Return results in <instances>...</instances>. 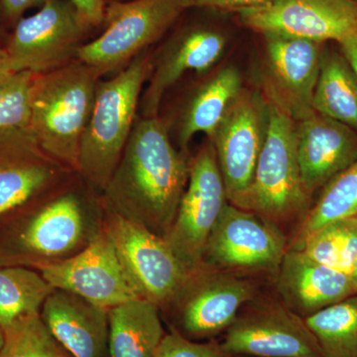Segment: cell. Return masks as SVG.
<instances>
[{"label": "cell", "mask_w": 357, "mask_h": 357, "mask_svg": "<svg viewBox=\"0 0 357 357\" xmlns=\"http://www.w3.org/2000/svg\"><path fill=\"white\" fill-rule=\"evenodd\" d=\"M190 160L174 146L163 119L137 117L100 195L103 208L164 238L187 188Z\"/></svg>", "instance_id": "6da1fadb"}, {"label": "cell", "mask_w": 357, "mask_h": 357, "mask_svg": "<svg viewBox=\"0 0 357 357\" xmlns=\"http://www.w3.org/2000/svg\"><path fill=\"white\" fill-rule=\"evenodd\" d=\"M100 195L75 173L0 220V266L39 270L81 252L105 225Z\"/></svg>", "instance_id": "7a4b0ae2"}, {"label": "cell", "mask_w": 357, "mask_h": 357, "mask_svg": "<svg viewBox=\"0 0 357 357\" xmlns=\"http://www.w3.org/2000/svg\"><path fill=\"white\" fill-rule=\"evenodd\" d=\"M102 77L79 60L35 77L28 132L45 153L73 172L79 169L82 140Z\"/></svg>", "instance_id": "3957f363"}, {"label": "cell", "mask_w": 357, "mask_h": 357, "mask_svg": "<svg viewBox=\"0 0 357 357\" xmlns=\"http://www.w3.org/2000/svg\"><path fill=\"white\" fill-rule=\"evenodd\" d=\"M151 64L152 55L147 49L114 77L98 82L82 140L77 174L100 195L109 184L132 132Z\"/></svg>", "instance_id": "277c9868"}, {"label": "cell", "mask_w": 357, "mask_h": 357, "mask_svg": "<svg viewBox=\"0 0 357 357\" xmlns=\"http://www.w3.org/2000/svg\"><path fill=\"white\" fill-rule=\"evenodd\" d=\"M298 162L296 122L278 105H267L264 144L243 210L255 211L276 225L306 208Z\"/></svg>", "instance_id": "5b68a950"}, {"label": "cell", "mask_w": 357, "mask_h": 357, "mask_svg": "<svg viewBox=\"0 0 357 357\" xmlns=\"http://www.w3.org/2000/svg\"><path fill=\"white\" fill-rule=\"evenodd\" d=\"M185 10L183 0L110 1L105 31L79 49L77 60L102 76L121 70L163 36Z\"/></svg>", "instance_id": "8992f818"}, {"label": "cell", "mask_w": 357, "mask_h": 357, "mask_svg": "<svg viewBox=\"0 0 357 357\" xmlns=\"http://www.w3.org/2000/svg\"><path fill=\"white\" fill-rule=\"evenodd\" d=\"M91 30L70 0H47L16 23L4 50L14 72L44 74L77 60Z\"/></svg>", "instance_id": "52a82bcc"}, {"label": "cell", "mask_w": 357, "mask_h": 357, "mask_svg": "<svg viewBox=\"0 0 357 357\" xmlns=\"http://www.w3.org/2000/svg\"><path fill=\"white\" fill-rule=\"evenodd\" d=\"M255 293V286L239 274L202 266L190 272L163 311L184 337L206 340L227 331Z\"/></svg>", "instance_id": "ba28073f"}, {"label": "cell", "mask_w": 357, "mask_h": 357, "mask_svg": "<svg viewBox=\"0 0 357 357\" xmlns=\"http://www.w3.org/2000/svg\"><path fill=\"white\" fill-rule=\"evenodd\" d=\"M227 204L215 147L210 140L190 160L187 188L164 237L190 271L202 267L206 243Z\"/></svg>", "instance_id": "9c48e42d"}, {"label": "cell", "mask_w": 357, "mask_h": 357, "mask_svg": "<svg viewBox=\"0 0 357 357\" xmlns=\"http://www.w3.org/2000/svg\"><path fill=\"white\" fill-rule=\"evenodd\" d=\"M278 225L255 211L225 206L206 243L202 266L276 275L287 248Z\"/></svg>", "instance_id": "30bf717a"}, {"label": "cell", "mask_w": 357, "mask_h": 357, "mask_svg": "<svg viewBox=\"0 0 357 357\" xmlns=\"http://www.w3.org/2000/svg\"><path fill=\"white\" fill-rule=\"evenodd\" d=\"M103 227L140 299L165 310L191 271L165 238L137 223L105 211Z\"/></svg>", "instance_id": "8fae6325"}, {"label": "cell", "mask_w": 357, "mask_h": 357, "mask_svg": "<svg viewBox=\"0 0 357 357\" xmlns=\"http://www.w3.org/2000/svg\"><path fill=\"white\" fill-rule=\"evenodd\" d=\"M267 126V105L255 93L241 91L213 137L218 168L229 203L244 208Z\"/></svg>", "instance_id": "7c38bea8"}, {"label": "cell", "mask_w": 357, "mask_h": 357, "mask_svg": "<svg viewBox=\"0 0 357 357\" xmlns=\"http://www.w3.org/2000/svg\"><path fill=\"white\" fill-rule=\"evenodd\" d=\"M245 27L323 43H342L357 34L356 0H269L236 11Z\"/></svg>", "instance_id": "4fadbf2b"}, {"label": "cell", "mask_w": 357, "mask_h": 357, "mask_svg": "<svg viewBox=\"0 0 357 357\" xmlns=\"http://www.w3.org/2000/svg\"><path fill=\"white\" fill-rule=\"evenodd\" d=\"M222 345L229 354L243 357H324L305 319L278 302L239 312Z\"/></svg>", "instance_id": "5bb4252c"}, {"label": "cell", "mask_w": 357, "mask_h": 357, "mask_svg": "<svg viewBox=\"0 0 357 357\" xmlns=\"http://www.w3.org/2000/svg\"><path fill=\"white\" fill-rule=\"evenodd\" d=\"M39 271L52 287L75 294L103 309L140 299L105 227L81 252Z\"/></svg>", "instance_id": "9a60e30c"}, {"label": "cell", "mask_w": 357, "mask_h": 357, "mask_svg": "<svg viewBox=\"0 0 357 357\" xmlns=\"http://www.w3.org/2000/svg\"><path fill=\"white\" fill-rule=\"evenodd\" d=\"M225 46V35L210 26L190 25L178 30L157 58L152 57L148 84L141 96V116H158L167 91L188 72L201 74L211 69L222 58Z\"/></svg>", "instance_id": "2e32d148"}, {"label": "cell", "mask_w": 357, "mask_h": 357, "mask_svg": "<svg viewBox=\"0 0 357 357\" xmlns=\"http://www.w3.org/2000/svg\"><path fill=\"white\" fill-rule=\"evenodd\" d=\"M75 173L45 153L28 131L0 140V220Z\"/></svg>", "instance_id": "e0dca14e"}, {"label": "cell", "mask_w": 357, "mask_h": 357, "mask_svg": "<svg viewBox=\"0 0 357 357\" xmlns=\"http://www.w3.org/2000/svg\"><path fill=\"white\" fill-rule=\"evenodd\" d=\"M271 102L299 121L314 112L312 98L321 68V43L264 35Z\"/></svg>", "instance_id": "ac0fdd59"}, {"label": "cell", "mask_w": 357, "mask_h": 357, "mask_svg": "<svg viewBox=\"0 0 357 357\" xmlns=\"http://www.w3.org/2000/svg\"><path fill=\"white\" fill-rule=\"evenodd\" d=\"M295 122L301 181L311 197L356 161L357 132L316 112Z\"/></svg>", "instance_id": "d6986e66"}, {"label": "cell", "mask_w": 357, "mask_h": 357, "mask_svg": "<svg viewBox=\"0 0 357 357\" xmlns=\"http://www.w3.org/2000/svg\"><path fill=\"white\" fill-rule=\"evenodd\" d=\"M281 303L301 318L356 295L351 275L288 248L276 274Z\"/></svg>", "instance_id": "ffe728a7"}, {"label": "cell", "mask_w": 357, "mask_h": 357, "mask_svg": "<svg viewBox=\"0 0 357 357\" xmlns=\"http://www.w3.org/2000/svg\"><path fill=\"white\" fill-rule=\"evenodd\" d=\"M40 314L52 335L73 357H109V310L54 289Z\"/></svg>", "instance_id": "44dd1931"}, {"label": "cell", "mask_w": 357, "mask_h": 357, "mask_svg": "<svg viewBox=\"0 0 357 357\" xmlns=\"http://www.w3.org/2000/svg\"><path fill=\"white\" fill-rule=\"evenodd\" d=\"M241 91V73L232 66L218 70L199 84L178 114L180 151L189 155L190 143L197 133H206L211 139Z\"/></svg>", "instance_id": "7402d4cb"}, {"label": "cell", "mask_w": 357, "mask_h": 357, "mask_svg": "<svg viewBox=\"0 0 357 357\" xmlns=\"http://www.w3.org/2000/svg\"><path fill=\"white\" fill-rule=\"evenodd\" d=\"M160 309L135 299L109 310V357H155L166 332Z\"/></svg>", "instance_id": "603a6c76"}, {"label": "cell", "mask_w": 357, "mask_h": 357, "mask_svg": "<svg viewBox=\"0 0 357 357\" xmlns=\"http://www.w3.org/2000/svg\"><path fill=\"white\" fill-rule=\"evenodd\" d=\"M312 109L357 132V76L344 54L321 53Z\"/></svg>", "instance_id": "cb8c5ba5"}, {"label": "cell", "mask_w": 357, "mask_h": 357, "mask_svg": "<svg viewBox=\"0 0 357 357\" xmlns=\"http://www.w3.org/2000/svg\"><path fill=\"white\" fill-rule=\"evenodd\" d=\"M39 270L23 266H0V326L32 312H40L53 292Z\"/></svg>", "instance_id": "d4e9b609"}, {"label": "cell", "mask_w": 357, "mask_h": 357, "mask_svg": "<svg viewBox=\"0 0 357 357\" xmlns=\"http://www.w3.org/2000/svg\"><path fill=\"white\" fill-rule=\"evenodd\" d=\"M324 357H357V294L305 319Z\"/></svg>", "instance_id": "484cf974"}, {"label": "cell", "mask_w": 357, "mask_h": 357, "mask_svg": "<svg viewBox=\"0 0 357 357\" xmlns=\"http://www.w3.org/2000/svg\"><path fill=\"white\" fill-rule=\"evenodd\" d=\"M357 215V160L324 187L318 203L305 218L290 248L328 223Z\"/></svg>", "instance_id": "4316f807"}, {"label": "cell", "mask_w": 357, "mask_h": 357, "mask_svg": "<svg viewBox=\"0 0 357 357\" xmlns=\"http://www.w3.org/2000/svg\"><path fill=\"white\" fill-rule=\"evenodd\" d=\"M0 357H73L52 335L40 312H32L2 328Z\"/></svg>", "instance_id": "83f0119b"}, {"label": "cell", "mask_w": 357, "mask_h": 357, "mask_svg": "<svg viewBox=\"0 0 357 357\" xmlns=\"http://www.w3.org/2000/svg\"><path fill=\"white\" fill-rule=\"evenodd\" d=\"M35 77L23 70L0 82V140L28 131Z\"/></svg>", "instance_id": "f1b7e54d"}, {"label": "cell", "mask_w": 357, "mask_h": 357, "mask_svg": "<svg viewBox=\"0 0 357 357\" xmlns=\"http://www.w3.org/2000/svg\"><path fill=\"white\" fill-rule=\"evenodd\" d=\"M155 357H243L229 354L222 342L211 340L199 342L184 337L175 328H170L162 340Z\"/></svg>", "instance_id": "f546056e"}, {"label": "cell", "mask_w": 357, "mask_h": 357, "mask_svg": "<svg viewBox=\"0 0 357 357\" xmlns=\"http://www.w3.org/2000/svg\"><path fill=\"white\" fill-rule=\"evenodd\" d=\"M297 250H302L314 261L340 270L337 222L328 223L307 236Z\"/></svg>", "instance_id": "4dcf8cb0"}, {"label": "cell", "mask_w": 357, "mask_h": 357, "mask_svg": "<svg viewBox=\"0 0 357 357\" xmlns=\"http://www.w3.org/2000/svg\"><path fill=\"white\" fill-rule=\"evenodd\" d=\"M340 270L351 275L357 259V215L337 220Z\"/></svg>", "instance_id": "1f68e13d"}, {"label": "cell", "mask_w": 357, "mask_h": 357, "mask_svg": "<svg viewBox=\"0 0 357 357\" xmlns=\"http://www.w3.org/2000/svg\"><path fill=\"white\" fill-rule=\"evenodd\" d=\"M269 0H183L185 9L213 8L239 11L265 3Z\"/></svg>", "instance_id": "d6a6232c"}, {"label": "cell", "mask_w": 357, "mask_h": 357, "mask_svg": "<svg viewBox=\"0 0 357 357\" xmlns=\"http://www.w3.org/2000/svg\"><path fill=\"white\" fill-rule=\"evenodd\" d=\"M86 24L93 29L103 24L107 3L105 0H70Z\"/></svg>", "instance_id": "836d02e7"}, {"label": "cell", "mask_w": 357, "mask_h": 357, "mask_svg": "<svg viewBox=\"0 0 357 357\" xmlns=\"http://www.w3.org/2000/svg\"><path fill=\"white\" fill-rule=\"evenodd\" d=\"M47 0H0V13L9 23H17L23 14L34 7H41Z\"/></svg>", "instance_id": "e575fe53"}, {"label": "cell", "mask_w": 357, "mask_h": 357, "mask_svg": "<svg viewBox=\"0 0 357 357\" xmlns=\"http://www.w3.org/2000/svg\"><path fill=\"white\" fill-rule=\"evenodd\" d=\"M340 45L342 46V53L347 59L357 76V34L345 39Z\"/></svg>", "instance_id": "d590c367"}, {"label": "cell", "mask_w": 357, "mask_h": 357, "mask_svg": "<svg viewBox=\"0 0 357 357\" xmlns=\"http://www.w3.org/2000/svg\"><path fill=\"white\" fill-rule=\"evenodd\" d=\"M13 74H15V72L11 67L8 56H7L4 48H0V82L3 81Z\"/></svg>", "instance_id": "8d00e7d4"}, {"label": "cell", "mask_w": 357, "mask_h": 357, "mask_svg": "<svg viewBox=\"0 0 357 357\" xmlns=\"http://www.w3.org/2000/svg\"><path fill=\"white\" fill-rule=\"evenodd\" d=\"M351 280L354 282V287H356V293H357V259L356 263H354V268H352L351 272Z\"/></svg>", "instance_id": "74e56055"}, {"label": "cell", "mask_w": 357, "mask_h": 357, "mask_svg": "<svg viewBox=\"0 0 357 357\" xmlns=\"http://www.w3.org/2000/svg\"><path fill=\"white\" fill-rule=\"evenodd\" d=\"M3 342H4L3 330H2L1 326H0V351H1L2 345H3Z\"/></svg>", "instance_id": "f35d334b"}, {"label": "cell", "mask_w": 357, "mask_h": 357, "mask_svg": "<svg viewBox=\"0 0 357 357\" xmlns=\"http://www.w3.org/2000/svg\"><path fill=\"white\" fill-rule=\"evenodd\" d=\"M112 1H123V0H112Z\"/></svg>", "instance_id": "ab89813d"}]
</instances>
